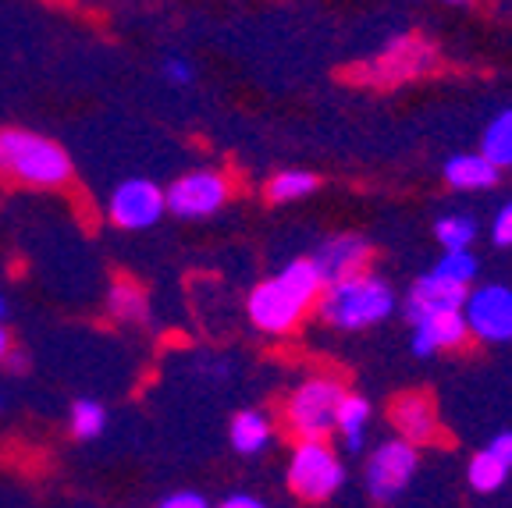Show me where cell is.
Listing matches in <instances>:
<instances>
[{
	"instance_id": "1",
	"label": "cell",
	"mask_w": 512,
	"mask_h": 508,
	"mask_svg": "<svg viewBox=\"0 0 512 508\" xmlns=\"http://www.w3.org/2000/svg\"><path fill=\"white\" fill-rule=\"evenodd\" d=\"M72 157L50 135L29 128H0V182L29 189H64L72 182Z\"/></svg>"
},
{
	"instance_id": "2",
	"label": "cell",
	"mask_w": 512,
	"mask_h": 508,
	"mask_svg": "<svg viewBox=\"0 0 512 508\" xmlns=\"http://www.w3.org/2000/svg\"><path fill=\"white\" fill-rule=\"evenodd\" d=\"M395 306H399L395 288L384 278H377L374 270L356 274V278L335 281V285H324V292H320V299H317L320 320L349 334L384 324V320L395 313Z\"/></svg>"
},
{
	"instance_id": "3",
	"label": "cell",
	"mask_w": 512,
	"mask_h": 508,
	"mask_svg": "<svg viewBox=\"0 0 512 508\" xmlns=\"http://www.w3.org/2000/svg\"><path fill=\"white\" fill-rule=\"evenodd\" d=\"M349 395L342 377L317 374L306 377L285 402V430L296 441H328L335 434L338 405Z\"/></svg>"
},
{
	"instance_id": "4",
	"label": "cell",
	"mask_w": 512,
	"mask_h": 508,
	"mask_svg": "<svg viewBox=\"0 0 512 508\" xmlns=\"http://www.w3.org/2000/svg\"><path fill=\"white\" fill-rule=\"evenodd\" d=\"M345 484V466L328 441H296L288 459V491L306 505L335 498Z\"/></svg>"
},
{
	"instance_id": "5",
	"label": "cell",
	"mask_w": 512,
	"mask_h": 508,
	"mask_svg": "<svg viewBox=\"0 0 512 508\" xmlns=\"http://www.w3.org/2000/svg\"><path fill=\"white\" fill-rule=\"evenodd\" d=\"M434 64H438V50L431 43L420 40V36H399L374 61L363 64L356 75L370 86H395V82L424 79L427 72H434Z\"/></svg>"
},
{
	"instance_id": "6",
	"label": "cell",
	"mask_w": 512,
	"mask_h": 508,
	"mask_svg": "<svg viewBox=\"0 0 512 508\" xmlns=\"http://www.w3.org/2000/svg\"><path fill=\"white\" fill-rule=\"evenodd\" d=\"M232 196V182L221 171H189V175L175 178L164 189V210L182 221H200V217H214L217 210Z\"/></svg>"
},
{
	"instance_id": "7",
	"label": "cell",
	"mask_w": 512,
	"mask_h": 508,
	"mask_svg": "<svg viewBox=\"0 0 512 508\" xmlns=\"http://www.w3.org/2000/svg\"><path fill=\"white\" fill-rule=\"evenodd\" d=\"M463 320L470 338L484 345L512 342V288L509 285H477L466 292Z\"/></svg>"
},
{
	"instance_id": "8",
	"label": "cell",
	"mask_w": 512,
	"mask_h": 508,
	"mask_svg": "<svg viewBox=\"0 0 512 508\" xmlns=\"http://www.w3.org/2000/svg\"><path fill=\"white\" fill-rule=\"evenodd\" d=\"M416 466H420V448L406 445L399 437L377 445L367 455V491L377 501H395L416 477Z\"/></svg>"
},
{
	"instance_id": "9",
	"label": "cell",
	"mask_w": 512,
	"mask_h": 508,
	"mask_svg": "<svg viewBox=\"0 0 512 508\" xmlns=\"http://www.w3.org/2000/svg\"><path fill=\"white\" fill-rule=\"evenodd\" d=\"M168 214L164 210V189L150 178H125L114 185L107 199V217L121 231H146Z\"/></svg>"
},
{
	"instance_id": "10",
	"label": "cell",
	"mask_w": 512,
	"mask_h": 508,
	"mask_svg": "<svg viewBox=\"0 0 512 508\" xmlns=\"http://www.w3.org/2000/svg\"><path fill=\"white\" fill-rule=\"evenodd\" d=\"M306 310H310V306H306V302H299L278 278L260 281V285H256L253 292H249V299H246L249 320H253L256 331H264V334L296 331L299 320L306 317Z\"/></svg>"
},
{
	"instance_id": "11",
	"label": "cell",
	"mask_w": 512,
	"mask_h": 508,
	"mask_svg": "<svg viewBox=\"0 0 512 508\" xmlns=\"http://www.w3.org/2000/svg\"><path fill=\"white\" fill-rule=\"evenodd\" d=\"M370 242L356 231H342V235H328L320 242L317 253L310 256L313 267L320 270V281L324 285H335V281L356 278V274H367L370 270Z\"/></svg>"
},
{
	"instance_id": "12",
	"label": "cell",
	"mask_w": 512,
	"mask_h": 508,
	"mask_svg": "<svg viewBox=\"0 0 512 508\" xmlns=\"http://www.w3.org/2000/svg\"><path fill=\"white\" fill-rule=\"evenodd\" d=\"M388 420H392L399 441H406L413 448L431 445L434 437L441 434L438 405H434V398L427 391H402L392 402V409H388Z\"/></svg>"
},
{
	"instance_id": "13",
	"label": "cell",
	"mask_w": 512,
	"mask_h": 508,
	"mask_svg": "<svg viewBox=\"0 0 512 508\" xmlns=\"http://www.w3.org/2000/svg\"><path fill=\"white\" fill-rule=\"evenodd\" d=\"M466 292H470V288H459L427 270V274H420V278L413 281V288L406 292V320L416 324V320L438 317V313H459L466 302Z\"/></svg>"
},
{
	"instance_id": "14",
	"label": "cell",
	"mask_w": 512,
	"mask_h": 508,
	"mask_svg": "<svg viewBox=\"0 0 512 508\" xmlns=\"http://www.w3.org/2000/svg\"><path fill=\"white\" fill-rule=\"evenodd\" d=\"M470 331H466L463 313H438V317L416 320L413 324V345L416 356H434V352H452L459 345H466Z\"/></svg>"
},
{
	"instance_id": "15",
	"label": "cell",
	"mask_w": 512,
	"mask_h": 508,
	"mask_svg": "<svg viewBox=\"0 0 512 508\" xmlns=\"http://www.w3.org/2000/svg\"><path fill=\"white\" fill-rule=\"evenodd\" d=\"M441 175H445V182L456 192H480V189H495L502 171H495L480 153H456V157L445 160Z\"/></svg>"
},
{
	"instance_id": "16",
	"label": "cell",
	"mask_w": 512,
	"mask_h": 508,
	"mask_svg": "<svg viewBox=\"0 0 512 508\" xmlns=\"http://www.w3.org/2000/svg\"><path fill=\"white\" fill-rule=\"evenodd\" d=\"M274 437V420L260 409H242L228 427V441L239 455H260Z\"/></svg>"
},
{
	"instance_id": "17",
	"label": "cell",
	"mask_w": 512,
	"mask_h": 508,
	"mask_svg": "<svg viewBox=\"0 0 512 508\" xmlns=\"http://www.w3.org/2000/svg\"><path fill=\"white\" fill-rule=\"evenodd\" d=\"M367 427H370V402L363 395H345L342 405H338V420L335 430L342 434L349 455H360L363 445H367Z\"/></svg>"
},
{
	"instance_id": "18",
	"label": "cell",
	"mask_w": 512,
	"mask_h": 508,
	"mask_svg": "<svg viewBox=\"0 0 512 508\" xmlns=\"http://www.w3.org/2000/svg\"><path fill=\"white\" fill-rule=\"evenodd\" d=\"M107 313L121 324H136V320H146L150 313V299H146V288L132 278H114L111 288H107Z\"/></svg>"
},
{
	"instance_id": "19",
	"label": "cell",
	"mask_w": 512,
	"mask_h": 508,
	"mask_svg": "<svg viewBox=\"0 0 512 508\" xmlns=\"http://www.w3.org/2000/svg\"><path fill=\"white\" fill-rule=\"evenodd\" d=\"M480 157L488 160L495 171H505L512 167V107L498 111L495 118L488 121L484 135H480Z\"/></svg>"
},
{
	"instance_id": "20",
	"label": "cell",
	"mask_w": 512,
	"mask_h": 508,
	"mask_svg": "<svg viewBox=\"0 0 512 508\" xmlns=\"http://www.w3.org/2000/svg\"><path fill=\"white\" fill-rule=\"evenodd\" d=\"M278 281L288 288V292L296 295L299 302H306V306H317L320 292H324V281H320V270L313 267L310 256H299V260L285 263V267L278 270Z\"/></svg>"
},
{
	"instance_id": "21",
	"label": "cell",
	"mask_w": 512,
	"mask_h": 508,
	"mask_svg": "<svg viewBox=\"0 0 512 508\" xmlns=\"http://www.w3.org/2000/svg\"><path fill=\"white\" fill-rule=\"evenodd\" d=\"M317 175L313 171H303V167H288V171H278V175L267 182V199L271 203H296V199H306L317 192Z\"/></svg>"
},
{
	"instance_id": "22",
	"label": "cell",
	"mask_w": 512,
	"mask_h": 508,
	"mask_svg": "<svg viewBox=\"0 0 512 508\" xmlns=\"http://www.w3.org/2000/svg\"><path fill=\"white\" fill-rule=\"evenodd\" d=\"M434 239L445 253H470L477 239V221L470 214H445L434 221Z\"/></svg>"
},
{
	"instance_id": "23",
	"label": "cell",
	"mask_w": 512,
	"mask_h": 508,
	"mask_svg": "<svg viewBox=\"0 0 512 508\" xmlns=\"http://www.w3.org/2000/svg\"><path fill=\"white\" fill-rule=\"evenodd\" d=\"M68 427H72V434L79 437V441H93V437H100L107 427L104 405L93 402V398H79V402H72V409H68Z\"/></svg>"
},
{
	"instance_id": "24",
	"label": "cell",
	"mask_w": 512,
	"mask_h": 508,
	"mask_svg": "<svg viewBox=\"0 0 512 508\" xmlns=\"http://www.w3.org/2000/svg\"><path fill=\"white\" fill-rule=\"evenodd\" d=\"M505 477H509V469H505L498 459H491L488 452H477L470 459V466H466V480H470V487L480 494L498 491V487L505 484Z\"/></svg>"
},
{
	"instance_id": "25",
	"label": "cell",
	"mask_w": 512,
	"mask_h": 508,
	"mask_svg": "<svg viewBox=\"0 0 512 508\" xmlns=\"http://www.w3.org/2000/svg\"><path fill=\"white\" fill-rule=\"evenodd\" d=\"M477 270H480V263L473 253H441V260L434 263L431 274H438V278L452 281V285H459V288H473Z\"/></svg>"
},
{
	"instance_id": "26",
	"label": "cell",
	"mask_w": 512,
	"mask_h": 508,
	"mask_svg": "<svg viewBox=\"0 0 512 508\" xmlns=\"http://www.w3.org/2000/svg\"><path fill=\"white\" fill-rule=\"evenodd\" d=\"M160 75H164L171 86H192V79H196V68H192L185 57H168V61L160 64Z\"/></svg>"
},
{
	"instance_id": "27",
	"label": "cell",
	"mask_w": 512,
	"mask_h": 508,
	"mask_svg": "<svg viewBox=\"0 0 512 508\" xmlns=\"http://www.w3.org/2000/svg\"><path fill=\"white\" fill-rule=\"evenodd\" d=\"M491 242H495L498 249L512 246V199L495 214V224H491Z\"/></svg>"
},
{
	"instance_id": "28",
	"label": "cell",
	"mask_w": 512,
	"mask_h": 508,
	"mask_svg": "<svg viewBox=\"0 0 512 508\" xmlns=\"http://www.w3.org/2000/svg\"><path fill=\"white\" fill-rule=\"evenodd\" d=\"M157 508H210V505H207V498L196 491H175V494H168V498H160Z\"/></svg>"
},
{
	"instance_id": "29",
	"label": "cell",
	"mask_w": 512,
	"mask_h": 508,
	"mask_svg": "<svg viewBox=\"0 0 512 508\" xmlns=\"http://www.w3.org/2000/svg\"><path fill=\"white\" fill-rule=\"evenodd\" d=\"M491 459H498L505 469H512V430H502V434L491 437V445L484 448Z\"/></svg>"
},
{
	"instance_id": "30",
	"label": "cell",
	"mask_w": 512,
	"mask_h": 508,
	"mask_svg": "<svg viewBox=\"0 0 512 508\" xmlns=\"http://www.w3.org/2000/svg\"><path fill=\"white\" fill-rule=\"evenodd\" d=\"M217 508H267V505L260 498H253V494H228Z\"/></svg>"
},
{
	"instance_id": "31",
	"label": "cell",
	"mask_w": 512,
	"mask_h": 508,
	"mask_svg": "<svg viewBox=\"0 0 512 508\" xmlns=\"http://www.w3.org/2000/svg\"><path fill=\"white\" fill-rule=\"evenodd\" d=\"M25 363H29V356H25L22 349H15V345H11V352H8V356H4V366H8L11 374H22Z\"/></svg>"
},
{
	"instance_id": "32",
	"label": "cell",
	"mask_w": 512,
	"mask_h": 508,
	"mask_svg": "<svg viewBox=\"0 0 512 508\" xmlns=\"http://www.w3.org/2000/svg\"><path fill=\"white\" fill-rule=\"evenodd\" d=\"M11 352V334H8V327L0 324V363H4V356Z\"/></svg>"
},
{
	"instance_id": "33",
	"label": "cell",
	"mask_w": 512,
	"mask_h": 508,
	"mask_svg": "<svg viewBox=\"0 0 512 508\" xmlns=\"http://www.w3.org/2000/svg\"><path fill=\"white\" fill-rule=\"evenodd\" d=\"M4 313H8V302H4V295H0V317H4Z\"/></svg>"
}]
</instances>
